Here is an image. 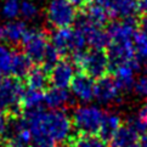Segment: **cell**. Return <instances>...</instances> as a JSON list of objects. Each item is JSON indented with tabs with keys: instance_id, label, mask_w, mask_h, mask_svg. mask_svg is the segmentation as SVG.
Wrapping results in <instances>:
<instances>
[{
	"instance_id": "cell-1",
	"label": "cell",
	"mask_w": 147,
	"mask_h": 147,
	"mask_svg": "<svg viewBox=\"0 0 147 147\" xmlns=\"http://www.w3.org/2000/svg\"><path fill=\"white\" fill-rule=\"evenodd\" d=\"M80 72L90 76L94 79H100L109 71V59L106 50L91 49L88 51H78L72 54V60Z\"/></svg>"
},
{
	"instance_id": "cell-21",
	"label": "cell",
	"mask_w": 147,
	"mask_h": 147,
	"mask_svg": "<svg viewBox=\"0 0 147 147\" xmlns=\"http://www.w3.org/2000/svg\"><path fill=\"white\" fill-rule=\"evenodd\" d=\"M32 60L24 54V52L16 51L15 54V61H13V69H12V77L22 79L28 76V73L32 69Z\"/></svg>"
},
{
	"instance_id": "cell-9",
	"label": "cell",
	"mask_w": 147,
	"mask_h": 147,
	"mask_svg": "<svg viewBox=\"0 0 147 147\" xmlns=\"http://www.w3.org/2000/svg\"><path fill=\"white\" fill-rule=\"evenodd\" d=\"M74 77V63L66 59H61L50 72V83L56 88L66 89L72 84Z\"/></svg>"
},
{
	"instance_id": "cell-3",
	"label": "cell",
	"mask_w": 147,
	"mask_h": 147,
	"mask_svg": "<svg viewBox=\"0 0 147 147\" xmlns=\"http://www.w3.org/2000/svg\"><path fill=\"white\" fill-rule=\"evenodd\" d=\"M105 112L96 106L77 107L72 114V125L79 134L98 135Z\"/></svg>"
},
{
	"instance_id": "cell-8",
	"label": "cell",
	"mask_w": 147,
	"mask_h": 147,
	"mask_svg": "<svg viewBox=\"0 0 147 147\" xmlns=\"http://www.w3.org/2000/svg\"><path fill=\"white\" fill-rule=\"evenodd\" d=\"M140 67H141V61L136 57V59H133L129 62H125V63H122L117 67H114L113 69H111L114 79L122 91L130 90L134 86L135 72L140 71Z\"/></svg>"
},
{
	"instance_id": "cell-4",
	"label": "cell",
	"mask_w": 147,
	"mask_h": 147,
	"mask_svg": "<svg viewBox=\"0 0 147 147\" xmlns=\"http://www.w3.org/2000/svg\"><path fill=\"white\" fill-rule=\"evenodd\" d=\"M77 17V9L69 0H50L46 7V20L54 28L71 27Z\"/></svg>"
},
{
	"instance_id": "cell-12",
	"label": "cell",
	"mask_w": 147,
	"mask_h": 147,
	"mask_svg": "<svg viewBox=\"0 0 147 147\" xmlns=\"http://www.w3.org/2000/svg\"><path fill=\"white\" fill-rule=\"evenodd\" d=\"M72 103L73 98L66 89L52 86L46 89L44 92V105L46 107H49L51 111L62 109Z\"/></svg>"
},
{
	"instance_id": "cell-11",
	"label": "cell",
	"mask_w": 147,
	"mask_h": 147,
	"mask_svg": "<svg viewBox=\"0 0 147 147\" xmlns=\"http://www.w3.org/2000/svg\"><path fill=\"white\" fill-rule=\"evenodd\" d=\"M120 89L114 77L105 76L95 83V98L101 103H111L117 101L120 94Z\"/></svg>"
},
{
	"instance_id": "cell-35",
	"label": "cell",
	"mask_w": 147,
	"mask_h": 147,
	"mask_svg": "<svg viewBox=\"0 0 147 147\" xmlns=\"http://www.w3.org/2000/svg\"><path fill=\"white\" fill-rule=\"evenodd\" d=\"M54 147H66V146L65 145H55Z\"/></svg>"
},
{
	"instance_id": "cell-26",
	"label": "cell",
	"mask_w": 147,
	"mask_h": 147,
	"mask_svg": "<svg viewBox=\"0 0 147 147\" xmlns=\"http://www.w3.org/2000/svg\"><path fill=\"white\" fill-rule=\"evenodd\" d=\"M60 57H61V54L56 50L55 46L50 43L48 49H46V51H45L44 60H43V62H41V65H43V67L46 71L51 72V69L55 67V65L61 60Z\"/></svg>"
},
{
	"instance_id": "cell-25",
	"label": "cell",
	"mask_w": 147,
	"mask_h": 147,
	"mask_svg": "<svg viewBox=\"0 0 147 147\" xmlns=\"http://www.w3.org/2000/svg\"><path fill=\"white\" fill-rule=\"evenodd\" d=\"M21 0H4L1 5V15L6 20H15L21 11Z\"/></svg>"
},
{
	"instance_id": "cell-31",
	"label": "cell",
	"mask_w": 147,
	"mask_h": 147,
	"mask_svg": "<svg viewBox=\"0 0 147 147\" xmlns=\"http://www.w3.org/2000/svg\"><path fill=\"white\" fill-rule=\"evenodd\" d=\"M69 1L74 5V7L78 10H84L89 4H90L91 0H69Z\"/></svg>"
},
{
	"instance_id": "cell-14",
	"label": "cell",
	"mask_w": 147,
	"mask_h": 147,
	"mask_svg": "<svg viewBox=\"0 0 147 147\" xmlns=\"http://www.w3.org/2000/svg\"><path fill=\"white\" fill-rule=\"evenodd\" d=\"M27 26L23 21L10 20L1 28V38L11 45L22 44V40L27 33Z\"/></svg>"
},
{
	"instance_id": "cell-20",
	"label": "cell",
	"mask_w": 147,
	"mask_h": 147,
	"mask_svg": "<svg viewBox=\"0 0 147 147\" xmlns=\"http://www.w3.org/2000/svg\"><path fill=\"white\" fill-rule=\"evenodd\" d=\"M16 50L6 45H0V77H12Z\"/></svg>"
},
{
	"instance_id": "cell-34",
	"label": "cell",
	"mask_w": 147,
	"mask_h": 147,
	"mask_svg": "<svg viewBox=\"0 0 147 147\" xmlns=\"http://www.w3.org/2000/svg\"><path fill=\"white\" fill-rule=\"evenodd\" d=\"M128 147H140V145L136 142V144H133V145H130V146H128Z\"/></svg>"
},
{
	"instance_id": "cell-10",
	"label": "cell",
	"mask_w": 147,
	"mask_h": 147,
	"mask_svg": "<svg viewBox=\"0 0 147 147\" xmlns=\"http://www.w3.org/2000/svg\"><path fill=\"white\" fill-rule=\"evenodd\" d=\"M95 79L85 73H78L73 78L71 89L77 98L83 102H90L95 97Z\"/></svg>"
},
{
	"instance_id": "cell-32",
	"label": "cell",
	"mask_w": 147,
	"mask_h": 147,
	"mask_svg": "<svg viewBox=\"0 0 147 147\" xmlns=\"http://www.w3.org/2000/svg\"><path fill=\"white\" fill-rule=\"evenodd\" d=\"M139 118L147 124V101L145 102V105L141 107V109L139 111Z\"/></svg>"
},
{
	"instance_id": "cell-18",
	"label": "cell",
	"mask_w": 147,
	"mask_h": 147,
	"mask_svg": "<svg viewBox=\"0 0 147 147\" xmlns=\"http://www.w3.org/2000/svg\"><path fill=\"white\" fill-rule=\"evenodd\" d=\"M26 80H27L28 88L44 91L50 83V72L46 71L43 66L34 67L26 77Z\"/></svg>"
},
{
	"instance_id": "cell-7",
	"label": "cell",
	"mask_w": 147,
	"mask_h": 147,
	"mask_svg": "<svg viewBox=\"0 0 147 147\" xmlns=\"http://www.w3.org/2000/svg\"><path fill=\"white\" fill-rule=\"evenodd\" d=\"M106 51L109 59V71H111L114 67L135 59L134 39L111 40Z\"/></svg>"
},
{
	"instance_id": "cell-33",
	"label": "cell",
	"mask_w": 147,
	"mask_h": 147,
	"mask_svg": "<svg viewBox=\"0 0 147 147\" xmlns=\"http://www.w3.org/2000/svg\"><path fill=\"white\" fill-rule=\"evenodd\" d=\"M139 145H140V147H147V134H144L140 136Z\"/></svg>"
},
{
	"instance_id": "cell-28",
	"label": "cell",
	"mask_w": 147,
	"mask_h": 147,
	"mask_svg": "<svg viewBox=\"0 0 147 147\" xmlns=\"http://www.w3.org/2000/svg\"><path fill=\"white\" fill-rule=\"evenodd\" d=\"M134 90L141 97H147V76H141L134 84Z\"/></svg>"
},
{
	"instance_id": "cell-37",
	"label": "cell",
	"mask_w": 147,
	"mask_h": 147,
	"mask_svg": "<svg viewBox=\"0 0 147 147\" xmlns=\"http://www.w3.org/2000/svg\"><path fill=\"white\" fill-rule=\"evenodd\" d=\"M0 36H1V30H0Z\"/></svg>"
},
{
	"instance_id": "cell-22",
	"label": "cell",
	"mask_w": 147,
	"mask_h": 147,
	"mask_svg": "<svg viewBox=\"0 0 147 147\" xmlns=\"http://www.w3.org/2000/svg\"><path fill=\"white\" fill-rule=\"evenodd\" d=\"M21 105H22V107L24 108V111L41 108V106L44 105V91L28 88L27 90H24V92H23L22 103Z\"/></svg>"
},
{
	"instance_id": "cell-36",
	"label": "cell",
	"mask_w": 147,
	"mask_h": 147,
	"mask_svg": "<svg viewBox=\"0 0 147 147\" xmlns=\"http://www.w3.org/2000/svg\"><path fill=\"white\" fill-rule=\"evenodd\" d=\"M0 147H4V146H3V145H1V144H0Z\"/></svg>"
},
{
	"instance_id": "cell-2",
	"label": "cell",
	"mask_w": 147,
	"mask_h": 147,
	"mask_svg": "<svg viewBox=\"0 0 147 147\" xmlns=\"http://www.w3.org/2000/svg\"><path fill=\"white\" fill-rule=\"evenodd\" d=\"M24 92L21 79L15 77H5L0 79V111L6 114H17L22 107Z\"/></svg>"
},
{
	"instance_id": "cell-19",
	"label": "cell",
	"mask_w": 147,
	"mask_h": 147,
	"mask_svg": "<svg viewBox=\"0 0 147 147\" xmlns=\"http://www.w3.org/2000/svg\"><path fill=\"white\" fill-rule=\"evenodd\" d=\"M69 147H107L106 142L97 135H86L77 133L67 140Z\"/></svg>"
},
{
	"instance_id": "cell-15",
	"label": "cell",
	"mask_w": 147,
	"mask_h": 147,
	"mask_svg": "<svg viewBox=\"0 0 147 147\" xmlns=\"http://www.w3.org/2000/svg\"><path fill=\"white\" fill-rule=\"evenodd\" d=\"M120 127H122V118H120V115L114 112H106L103 114V119H102L101 127H100L98 138L107 144L112 140L114 134L117 133Z\"/></svg>"
},
{
	"instance_id": "cell-23",
	"label": "cell",
	"mask_w": 147,
	"mask_h": 147,
	"mask_svg": "<svg viewBox=\"0 0 147 147\" xmlns=\"http://www.w3.org/2000/svg\"><path fill=\"white\" fill-rule=\"evenodd\" d=\"M82 11L92 23L100 26V27H102V26H105L108 22L109 18L108 12L102 6H100L98 4H89Z\"/></svg>"
},
{
	"instance_id": "cell-29",
	"label": "cell",
	"mask_w": 147,
	"mask_h": 147,
	"mask_svg": "<svg viewBox=\"0 0 147 147\" xmlns=\"http://www.w3.org/2000/svg\"><path fill=\"white\" fill-rule=\"evenodd\" d=\"M9 125H10V120L7 114L3 111H0V138L7 133Z\"/></svg>"
},
{
	"instance_id": "cell-6",
	"label": "cell",
	"mask_w": 147,
	"mask_h": 147,
	"mask_svg": "<svg viewBox=\"0 0 147 147\" xmlns=\"http://www.w3.org/2000/svg\"><path fill=\"white\" fill-rule=\"evenodd\" d=\"M49 34L40 29H28L22 40L24 54L33 62L41 63L49 46Z\"/></svg>"
},
{
	"instance_id": "cell-24",
	"label": "cell",
	"mask_w": 147,
	"mask_h": 147,
	"mask_svg": "<svg viewBox=\"0 0 147 147\" xmlns=\"http://www.w3.org/2000/svg\"><path fill=\"white\" fill-rule=\"evenodd\" d=\"M134 48H135V54L136 57L142 62L147 61V35L138 32L134 35Z\"/></svg>"
},
{
	"instance_id": "cell-30",
	"label": "cell",
	"mask_w": 147,
	"mask_h": 147,
	"mask_svg": "<svg viewBox=\"0 0 147 147\" xmlns=\"http://www.w3.org/2000/svg\"><path fill=\"white\" fill-rule=\"evenodd\" d=\"M138 28L139 32L147 35V11L142 12L141 16L138 18Z\"/></svg>"
},
{
	"instance_id": "cell-16",
	"label": "cell",
	"mask_w": 147,
	"mask_h": 147,
	"mask_svg": "<svg viewBox=\"0 0 147 147\" xmlns=\"http://www.w3.org/2000/svg\"><path fill=\"white\" fill-rule=\"evenodd\" d=\"M73 28H55L51 33V44L60 52L61 56L68 55L72 52V39H73Z\"/></svg>"
},
{
	"instance_id": "cell-5",
	"label": "cell",
	"mask_w": 147,
	"mask_h": 147,
	"mask_svg": "<svg viewBox=\"0 0 147 147\" xmlns=\"http://www.w3.org/2000/svg\"><path fill=\"white\" fill-rule=\"evenodd\" d=\"M76 28L82 30L85 35L88 45L91 49L106 50L111 43V36L107 30H105L102 27L92 23L85 15L82 13L76 20Z\"/></svg>"
},
{
	"instance_id": "cell-13",
	"label": "cell",
	"mask_w": 147,
	"mask_h": 147,
	"mask_svg": "<svg viewBox=\"0 0 147 147\" xmlns=\"http://www.w3.org/2000/svg\"><path fill=\"white\" fill-rule=\"evenodd\" d=\"M140 10V0H114L108 15L112 18H131L136 17Z\"/></svg>"
},
{
	"instance_id": "cell-27",
	"label": "cell",
	"mask_w": 147,
	"mask_h": 147,
	"mask_svg": "<svg viewBox=\"0 0 147 147\" xmlns=\"http://www.w3.org/2000/svg\"><path fill=\"white\" fill-rule=\"evenodd\" d=\"M38 12H39V9L34 1H32V0H22L20 15L24 20H33L38 15Z\"/></svg>"
},
{
	"instance_id": "cell-17",
	"label": "cell",
	"mask_w": 147,
	"mask_h": 147,
	"mask_svg": "<svg viewBox=\"0 0 147 147\" xmlns=\"http://www.w3.org/2000/svg\"><path fill=\"white\" fill-rule=\"evenodd\" d=\"M140 138V134L136 131L129 123L122 124V127L114 134L112 140L109 141L111 147H128L136 144Z\"/></svg>"
}]
</instances>
